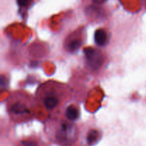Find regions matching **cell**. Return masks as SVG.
<instances>
[{
	"mask_svg": "<svg viewBox=\"0 0 146 146\" xmlns=\"http://www.w3.org/2000/svg\"><path fill=\"white\" fill-rule=\"evenodd\" d=\"M58 141L65 145L73 144L77 138V129L74 124L64 123L61 124L56 133Z\"/></svg>",
	"mask_w": 146,
	"mask_h": 146,
	"instance_id": "obj_1",
	"label": "cell"
},
{
	"mask_svg": "<svg viewBox=\"0 0 146 146\" xmlns=\"http://www.w3.org/2000/svg\"><path fill=\"white\" fill-rule=\"evenodd\" d=\"M10 113L13 117L17 118H28L30 114L28 103L24 102L21 100L12 102L9 107Z\"/></svg>",
	"mask_w": 146,
	"mask_h": 146,
	"instance_id": "obj_2",
	"label": "cell"
},
{
	"mask_svg": "<svg viewBox=\"0 0 146 146\" xmlns=\"http://www.w3.org/2000/svg\"><path fill=\"white\" fill-rule=\"evenodd\" d=\"M87 60L90 66L93 68H97L103 64V56L99 51L95 49H88L85 51Z\"/></svg>",
	"mask_w": 146,
	"mask_h": 146,
	"instance_id": "obj_3",
	"label": "cell"
},
{
	"mask_svg": "<svg viewBox=\"0 0 146 146\" xmlns=\"http://www.w3.org/2000/svg\"><path fill=\"white\" fill-rule=\"evenodd\" d=\"M59 103L58 94L54 90L46 93L43 96V104L44 106L48 110H52L58 106Z\"/></svg>",
	"mask_w": 146,
	"mask_h": 146,
	"instance_id": "obj_4",
	"label": "cell"
},
{
	"mask_svg": "<svg viewBox=\"0 0 146 146\" xmlns=\"http://www.w3.org/2000/svg\"><path fill=\"white\" fill-rule=\"evenodd\" d=\"M94 39L96 43L99 46L105 45L107 41L106 33L103 29H98L95 32Z\"/></svg>",
	"mask_w": 146,
	"mask_h": 146,
	"instance_id": "obj_5",
	"label": "cell"
},
{
	"mask_svg": "<svg viewBox=\"0 0 146 146\" xmlns=\"http://www.w3.org/2000/svg\"><path fill=\"white\" fill-rule=\"evenodd\" d=\"M66 115L70 121L76 120L78 117V110L76 107L71 106L67 108L66 111Z\"/></svg>",
	"mask_w": 146,
	"mask_h": 146,
	"instance_id": "obj_6",
	"label": "cell"
},
{
	"mask_svg": "<svg viewBox=\"0 0 146 146\" xmlns=\"http://www.w3.org/2000/svg\"><path fill=\"white\" fill-rule=\"evenodd\" d=\"M81 39H79L78 38H76L71 40V41H69V43L68 44V45H67V46H68V51H71V52H74V51H77V50L81 47Z\"/></svg>",
	"mask_w": 146,
	"mask_h": 146,
	"instance_id": "obj_7",
	"label": "cell"
},
{
	"mask_svg": "<svg viewBox=\"0 0 146 146\" xmlns=\"http://www.w3.org/2000/svg\"><path fill=\"white\" fill-rule=\"evenodd\" d=\"M98 138V131H91V132L89 133V134L88 135V137H87V142L89 145H92L94 144L96 141H97Z\"/></svg>",
	"mask_w": 146,
	"mask_h": 146,
	"instance_id": "obj_8",
	"label": "cell"
},
{
	"mask_svg": "<svg viewBox=\"0 0 146 146\" xmlns=\"http://www.w3.org/2000/svg\"><path fill=\"white\" fill-rule=\"evenodd\" d=\"M20 146H38V144L32 141H25L21 142Z\"/></svg>",
	"mask_w": 146,
	"mask_h": 146,
	"instance_id": "obj_9",
	"label": "cell"
},
{
	"mask_svg": "<svg viewBox=\"0 0 146 146\" xmlns=\"http://www.w3.org/2000/svg\"><path fill=\"white\" fill-rule=\"evenodd\" d=\"M31 0H17L18 4L20 7H27L29 4Z\"/></svg>",
	"mask_w": 146,
	"mask_h": 146,
	"instance_id": "obj_10",
	"label": "cell"
},
{
	"mask_svg": "<svg viewBox=\"0 0 146 146\" xmlns=\"http://www.w3.org/2000/svg\"><path fill=\"white\" fill-rule=\"evenodd\" d=\"M106 1V0H93V1H94L95 4H102V3L105 2Z\"/></svg>",
	"mask_w": 146,
	"mask_h": 146,
	"instance_id": "obj_11",
	"label": "cell"
}]
</instances>
